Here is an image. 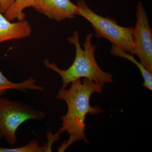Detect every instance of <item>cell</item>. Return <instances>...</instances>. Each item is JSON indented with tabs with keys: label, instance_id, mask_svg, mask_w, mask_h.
Segmentation results:
<instances>
[{
	"label": "cell",
	"instance_id": "obj_1",
	"mask_svg": "<svg viewBox=\"0 0 152 152\" xmlns=\"http://www.w3.org/2000/svg\"><path fill=\"white\" fill-rule=\"evenodd\" d=\"M68 89L62 88L58 91V99L65 102L67 111L61 116V126L57 132L60 135L67 132L69 139L58 148V151L64 152L72 144L83 141L86 144L89 142L85 134V120L88 114L98 115L103 110L98 106H92L91 96L94 93L102 94L103 88L88 79H78L71 83Z\"/></svg>",
	"mask_w": 152,
	"mask_h": 152
},
{
	"label": "cell",
	"instance_id": "obj_2",
	"mask_svg": "<svg viewBox=\"0 0 152 152\" xmlns=\"http://www.w3.org/2000/svg\"><path fill=\"white\" fill-rule=\"evenodd\" d=\"M93 36L92 33L87 35L83 44L84 49L80 44L77 30L74 31L73 35L68 38L69 42L75 48L76 55L73 63L67 69H61L56 63H51L48 59L44 60L46 67L61 76L63 82L62 88H65L69 84L82 78L88 79L102 88L106 84L112 83L113 81L112 74L103 71L96 61V46L92 43Z\"/></svg>",
	"mask_w": 152,
	"mask_h": 152
},
{
	"label": "cell",
	"instance_id": "obj_3",
	"mask_svg": "<svg viewBox=\"0 0 152 152\" xmlns=\"http://www.w3.org/2000/svg\"><path fill=\"white\" fill-rule=\"evenodd\" d=\"M77 5L78 15L83 17L91 24L96 37L107 39L124 51L135 55L133 27L122 26L114 19L96 14L84 0H79Z\"/></svg>",
	"mask_w": 152,
	"mask_h": 152
},
{
	"label": "cell",
	"instance_id": "obj_4",
	"mask_svg": "<svg viewBox=\"0 0 152 152\" xmlns=\"http://www.w3.org/2000/svg\"><path fill=\"white\" fill-rule=\"evenodd\" d=\"M45 116L44 112L23 102L0 96V132L10 145L16 144V132L22 124L29 120L41 121Z\"/></svg>",
	"mask_w": 152,
	"mask_h": 152
},
{
	"label": "cell",
	"instance_id": "obj_5",
	"mask_svg": "<svg viewBox=\"0 0 152 152\" xmlns=\"http://www.w3.org/2000/svg\"><path fill=\"white\" fill-rule=\"evenodd\" d=\"M135 26L133 37L135 55L150 72L152 73V31L145 10L141 1L137 6Z\"/></svg>",
	"mask_w": 152,
	"mask_h": 152
},
{
	"label": "cell",
	"instance_id": "obj_6",
	"mask_svg": "<svg viewBox=\"0 0 152 152\" xmlns=\"http://www.w3.org/2000/svg\"><path fill=\"white\" fill-rule=\"evenodd\" d=\"M32 7L49 18L58 22L74 18L77 15V6L70 0H34Z\"/></svg>",
	"mask_w": 152,
	"mask_h": 152
},
{
	"label": "cell",
	"instance_id": "obj_7",
	"mask_svg": "<svg viewBox=\"0 0 152 152\" xmlns=\"http://www.w3.org/2000/svg\"><path fill=\"white\" fill-rule=\"evenodd\" d=\"M32 32L31 27L27 20L24 19L11 23L0 11V44L10 40L28 37Z\"/></svg>",
	"mask_w": 152,
	"mask_h": 152
},
{
	"label": "cell",
	"instance_id": "obj_8",
	"mask_svg": "<svg viewBox=\"0 0 152 152\" xmlns=\"http://www.w3.org/2000/svg\"><path fill=\"white\" fill-rule=\"evenodd\" d=\"M9 90H16L26 93L28 90L42 91L44 88L42 87L38 86L35 80L32 78L21 83H13L9 80L0 71V96L4 94Z\"/></svg>",
	"mask_w": 152,
	"mask_h": 152
},
{
	"label": "cell",
	"instance_id": "obj_9",
	"mask_svg": "<svg viewBox=\"0 0 152 152\" xmlns=\"http://www.w3.org/2000/svg\"><path fill=\"white\" fill-rule=\"evenodd\" d=\"M110 53L112 55L115 56L125 58L134 63L140 70L142 77L143 78L144 83L142 84L143 86L150 91H152V73L150 72L149 71H148L141 62H140L138 61L134 57V55L124 51L114 45H113L112 46Z\"/></svg>",
	"mask_w": 152,
	"mask_h": 152
},
{
	"label": "cell",
	"instance_id": "obj_10",
	"mask_svg": "<svg viewBox=\"0 0 152 152\" xmlns=\"http://www.w3.org/2000/svg\"><path fill=\"white\" fill-rule=\"evenodd\" d=\"M34 1V0H15L13 4L4 14V16L10 21L25 19L26 15L23 11L27 8L32 7Z\"/></svg>",
	"mask_w": 152,
	"mask_h": 152
},
{
	"label": "cell",
	"instance_id": "obj_11",
	"mask_svg": "<svg viewBox=\"0 0 152 152\" xmlns=\"http://www.w3.org/2000/svg\"><path fill=\"white\" fill-rule=\"evenodd\" d=\"M15 0H0V11L4 14L12 6Z\"/></svg>",
	"mask_w": 152,
	"mask_h": 152
},
{
	"label": "cell",
	"instance_id": "obj_12",
	"mask_svg": "<svg viewBox=\"0 0 152 152\" xmlns=\"http://www.w3.org/2000/svg\"><path fill=\"white\" fill-rule=\"evenodd\" d=\"M19 151V148H8L0 147V152H18Z\"/></svg>",
	"mask_w": 152,
	"mask_h": 152
},
{
	"label": "cell",
	"instance_id": "obj_13",
	"mask_svg": "<svg viewBox=\"0 0 152 152\" xmlns=\"http://www.w3.org/2000/svg\"><path fill=\"white\" fill-rule=\"evenodd\" d=\"M3 137H3L2 134L0 132V139L3 138Z\"/></svg>",
	"mask_w": 152,
	"mask_h": 152
}]
</instances>
